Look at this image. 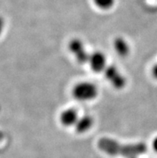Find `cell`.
<instances>
[{
  "instance_id": "cell-1",
  "label": "cell",
  "mask_w": 157,
  "mask_h": 158,
  "mask_svg": "<svg viewBox=\"0 0 157 158\" xmlns=\"http://www.w3.org/2000/svg\"><path fill=\"white\" fill-rule=\"evenodd\" d=\"M98 148L111 156H121L125 157H136L143 154L147 148L144 143L138 142L135 144H121L113 139L103 137L98 141Z\"/></svg>"
},
{
  "instance_id": "cell-2",
  "label": "cell",
  "mask_w": 157,
  "mask_h": 158,
  "mask_svg": "<svg viewBox=\"0 0 157 158\" xmlns=\"http://www.w3.org/2000/svg\"><path fill=\"white\" fill-rule=\"evenodd\" d=\"M74 98L80 101L92 100L98 95V88L91 82H80L74 86L72 89Z\"/></svg>"
},
{
  "instance_id": "cell-3",
  "label": "cell",
  "mask_w": 157,
  "mask_h": 158,
  "mask_svg": "<svg viewBox=\"0 0 157 158\" xmlns=\"http://www.w3.org/2000/svg\"><path fill=\"white\" fill-rule=\"evenodd\" d=\"M104 72L105 78L115 88L120 90L126 86V78L115 66L109 65Z\"/></svg>"
},
{
  "instance_id": "cell-4",
  "label": "cell",
  "mask_w": 157,
  "mask_h": 158,
  "mask_svg": "<svg viewBox=\"0 0 157 158\" xmlns=\"http://www.w3.org/2000/svg\"><path fill=\"white\" fill-rule=\"evenodd\" d=\"M68 49L75 56L78 63L84 64L88 63L90 54L87 52L84 43L80 39H73L68 44Z\"/></svg>"
},
{
  "instance_id": "cell-5",
  "label": "cell",
  "mask_w": 157,
  "mask_h": 158,
  "mask_svg": "<svg viewBox=\"0 0 157 158\" xmlns=\"http://www.w3.org/2000/svg\"><path fill=\"white\" fill-rule=\"evenodd\" d=\"M91 68L92 71L96 73L104 72L105 68H107V59H106L105 55L102 52H93L92 54H90L89 60H88Z\"/></svg>"
},
{
  "instance_id": "cell-6",
  "label": "cell",
  "mask_w": 157,
  "mask_h": 158,
  "mask_svg": "<svg viewBox=\"0 0 157 158\" xmlns=\"http://www.w3.org/2000/svg\"><path fill=\"white\" fill-rule=\"evenodd\" d=\"M79 118L80 117H79L78 112L74 108H68L63 111L60 116V123L65 127L76 125Z\"/></svg>"
},
{
  "instance_id": "cell-7",
  "label": "cell",
  "mask_w": 157,
  "mask_h": 158,
  "mask_svg": "<svg viewBox=\"0 0 157 158\" xmlns=\"http://www.w3.org/2000/svg\"><path fill=\"white\" fill-rule=\"evenodd\" d=\"M113 47L115 52L121 57H126L130 53V46L123 37H116L114 40Z\"/></svg>"
},
{
  "instance_id": "cell-8",
  "label": "cell",
  "mask_w": 157,
  "mask_h": 158,
  "mask_svg": "<svg viewBox=\"0 0 157 158\" xmlns=\"http://www.w3.org/2000/svg\"><path fill=\"white\" fill-rule=\"evenodd\" d=\"M94 120L92 116L89 115H84L81 116L77 120L75 128L76 131L78 133H84V132H88L90 128H92L93 125Z\"/></svg>"
},
{
  "instance_id": "cell-9",
  "label": "cell",
  "mask_w": 157,
  "mask_h": 158,
  "mask_svg": "<svg viewBox=\"0 0 157 158\" xmlns=\"http://www.w3.org/2000/svg\"><path fill=\"white\" fill-rule=\"evenodd\" d=\"M93 2L97 7L102 10H109L113 6L115 0H93Z\"/></svg>"
},
{
  "instance_id": "cell-10",
  "label": "cell",
  "mask_w": 157,
  "mask_h": 158,
  "mask_svg": "<svg viewBox=\"0 0 157 158\" xmlns=\"http://www.w3.org/2000/svg\"><path fill=\"white\" fill-rule=\"evenodd\" d=\"M151 74L155 80H157V64H155L151 69Z\"/></svg>"
},
{
  "instance_id": "cell-11",
  "label": "cell",
  "mask_w": 157,
  "mask_h": 158,
  "mask_svg": "<svg viewBox=\"0 0 157 158\" xmlns=\"http://www.w3.org/2000/svg\"><path fill=\"white\" fill-rule=\"evenodd\" d=\"M4 28V19L2 16H0V35L2 34Z\"/></svg>"
},
{
  "instance_id": "cell-12",
  "label": "cell",
  "mask_w": 157,
  "mask_h": 158,
  "mask_svg": "<svg viewBox=\"0 0 157 158\" xmlns=\"http://www.w3.org/2000/svg\"><path fill=\"white\" fill-rule=\"evenodd\" d=\"M152 148H153L154 150L157 152V136L155 137V139L152 141Z\"/></svg>"
},
{
  "instance_id": "cell-13",
  "label": "cell",
  "mask_w": 157,
  "mask_h": 158,
  "mask_svg": "<svg viewBox=\"0 0 157 158\" xmlns=\"http://www.w3.org/2000/svg\"><path fill=\"white\" fill-rule=\"evenodd\" d=\"M132 158H135V157H132Z\"/></svg>"
}]
</instances>
